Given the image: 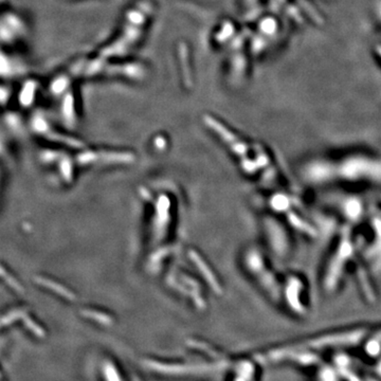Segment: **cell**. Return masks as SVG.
Returning <instances> with one entry per match:
<instances>
[{
    "label": "cell",
    "mask_w": 381,
    "mask_h": 381,
    "mask_svg": "<svg viewBox=\"0 0 381 381\" xmlns=\"http://www.w3.org/2000/svg\"><path fill=\"white\" fill-rule=\"evenodd\" d=\"M344 214L347 218L355 220L362 214V204L357 199H350L344 203Z\"/></svg>",
    "instance_id": "9c48e42d"
},
{
    "label": "cell",
    "mask_w": 381,
    "mask_h": 381,
    "mask_svg": "<svg viewBox=\"0 0 381 381\" xmlns=\"http://www.w3.org/2000/svg\"><path fill=\"white\" fill-rule=\"evenodd\" d=\"M246 264L266 293H268L272 300H280L283 297V288H280L276 275L267 265L260 252L256 249H250L247 252Z\"/></svg>",
    "instance_id": "3957f363"
},
{
    "label": "cell",
    "mask_w": 381,
    "mask_h": 381,
    "mask_svg": "<svg viewBox=\"0 0 381 381\" xmlns=\"http://www.w3.org/2000/svg\"><path fill=\"white\" fill-rule=\"evenodd\" d=\"M153 12L155 5L152 0H141L133 4L125 13L118 34L104 45L98 54L115 59L128 55L142 39Z\"/></svg>",
    "instance_id": "6da1fadb"
},
{
    "label": "cell",
    "mask_w": 381,
    "mask_h": 381,
    "mask_svg": "<svg viewBox=\"0 0 381 381\" xmlns=\"http://www.w3.org/2000/svg\"><path fill=\"white\" fill-rule=\"evenodd\" d=\"M287 219H288V223L290 224V226L297 229L298 231H300L301 233H304L308 236H315L317 234L316 229L313 228L309 223L305 222L302 217L299 216L295 212L290 211L287 213Z\"/></svg>",
    "instance_id": "ba28073f"
},
{
    "label": "cell",
    "mask_w": 381,
    "mask_h": 381,
    "mask_svg": "<svg viewBox=\"0 0 381 381\" xmlns=\"http://www.w3.org/2000/svg\"><path fill=\"white\" fill-rule=\"evenodd\" d=\"M304 291V284L299 277L290 276L287 278L283 288V298L289 308L297 312L298 315H304L306 308L302 302V293Z\"/></svg>",
    "instance_id": "5b68a950"
},
{
    "label": "cell",
    "mask_w": 381,
    "mask_h": 381,
    "mask_svg": "<svg viewBox=\"0 0 381 381\" xmlns=\"http://www.w3.org/2000/svg\"><path fill=\"white\" fill-rule=\"evenodd\" d=\"M244 14L247 18L257 15L260 11V0H240Z\"/></svg>",
    "instance_id": "7c38bea8"
},
{
    "label": "cell",
    "mask_w": 381,
    "mask_h": 381,
    "mask_svg": "<svg viewBox=\"0 0 381 381\" xmlns=\"http://www.w3.org/2000/svg\"><path fill=\"white\" fill-rule=\"evenodd\" d=\"M296 203H297L296 199H293L291 196L283 193L273 194L268 202V204L272 211L286 212V213L290 212L292 206Z\"/></svg>",
    "instance_id": "52a82bcc"
},
{
    "label": "cell",
    "mask_w": 381,
    "mask_h": 381,
    "mask_svg": "<svg viewBox=\"0 0 381 381\" xmlns=\"http://www.w3.org/2000/svg\"><path fill=\"white\" fill-rule=\"evenodd\" d=\"M358 277L360 279V285H361V287H362V290L364 292V295L366 296L367 300H370V301L375 300V293H374V290L371 286L369 278H367V275L365 273V270H364L363 267H361V266L358 267Z\"/></svg>",
    "instance_id": "30bf717a"
},
{
    "label": "cell",
    "mask_w": 381,
    "mask_h": 381,
    "mask_svg": "<svg viewBox=\"0 0 381 381\" xmlns=\"http://www.w3.org/2000/svg\"><path fill=\"white\" fill-rule=\"evenodd\" d=\"M354 252H355V246L353 244L350 231H344L341 235L337 250L331 257L329 267H327L324 278V286L326 290L331 291L336 288L341 277L343 275L346 264L354 256Z\"/></svg>",
    "instance_id": "277c9868"
},
{
    "label": "cell",
    "mask_w": 381,
    "mask_h": 381,
    "mask_svg": "<svg viewBox=\"0 0 381 381\" xmlns=\"http://www.w3.org/2000/svg\"><path fill=\"white\" fill-rule=\"evenodd\" d=\"M192 256H193L194 260H195V262L197 263V266L199 267V269L202 270L203 273H204V277L206 278V279L209 280V283L214 287V290L217 291V292H220V290H222V289L219 288V284H218V282L216 280L215 277H214L213 273L209 270V268H208V267H206V265L204 263H203L202 259L198 257L197 253H195V255H194V253H192Z\"/></svg>",
    "instance_id": "8fae6325"
},
{
    "label": "cell",
    "mask_w": 381,
    "mask_h": 381,
    "mask_svg": "<svg viewBox=\"0 0 381 381\" xmlns=\"http://www.w3.org/2000/svg\"><path fill=\"white\" fill-rule=\"evenodd\" d=\"M75 77H124L140 79L144 76L143 66L137 63H119L115 58L99 55L79 58L70 66Z\"/></svg>",
    "instance_id": "7a4b0ae2"
},
{
    "label": "cell",
    "mask_w": 381,
    "mask_h": 381,
    "mask_svg": "<svg viewBox=\"0 0 381 381\" xmlns=\"http://www.w3.org/2000/svg\"><path fill=\"white\" fill-rule=\"evenodd\" d=\"M2 39L6 42H13L25 33V25L22 19L16 15L8 14L2 17L1 24Z\"/></svg>",
    "instance_id": "8992f818"
}]
</instances>
